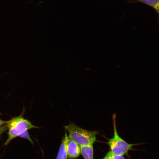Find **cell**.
<instances>
[{
  "label": "cell",
  "mask_w": 159,
  "mask_h": 159,
  "mask_svg": "<svg viewBox=\"0 0 159 159\" xmlns=\"http://www.w3.org/2000/svg\"><path fill=\"white\" fill-rule=\"evenodd\" d=\"M69 138L67 131L62 139L56 159H67V145Z\"/></svg>",
  "instance_id": "5b68a950"
},
{
  "label": "cell",
  "mask_w": 159,
  "mask_h": 159,
  "mask_svg": "<svg viewBox=\"0 0 159 159\" xmlns=\"http://www.w3.org/2000/svg\"><path fill=\"white\" fill-rule=\"evenodd\" d=\"M130 3L141 2L152 7L159 14V0H125Z\"/></svg>",
  "instance_id": "8992f818"
},
{
  "label": "cell",
  "mask_w": 159,
  "mask_h": 159,
  "mask_svg": "<svg viewBox=\"0 0 159 159\" xmlns=\"http://www.w3.org/2000/svg\"><path fill=\"white\" fill-rule=\"evenodd\" d=\"M9 121H5L2 120L0 119V128L1 127L2 125L6 124Z\"/></svg>",
  "instance_id": "30bf717a"
},
{
  "label": "cell",
  "mask_w": 159,
  "mask_h": 159,
  "mask_svg": "<svg viewBox=\"0 0 159 159\" xmlns=\"http://www.w3.org/2000/svg\"><path fill=\"white\" fill-rule=\"evenodd\" d=\"M64 127L68 132L69 137L80 146L93 145L96 141L97 135L99 133L96 130H87L72 123L64 126Z\"/></svg>",
  "instance_id": "6da1fadb"
},
{
  "label": "cell",
  "mask_w": 159,
  "mask_h": 159,
  "mask_svg": "<svg viewBox=\"0 0 159 159\" xmlns=\"http://www.w3.org/2000/svg\"><path fill=\"white\" fill-rule=\"evenodd\" d=\"M105 156L111 159H125L123 155L114 154L110 150L106 154Z\"/></svg>",
  "instance_id": "ba28073f"
},
{
  "label": "cell",
  "mask_w": 159,
  "mask_h": 159,
  "mask_svg": "<svg viewBox=\"0 0 159 159\" xmlns=\"http://www.w3.org/2000/svg\"><path fill=\"white\" fill-rule=\"evenodd\" d=\"M116 114H114L112 115L113 135L112 138L108 140L107 143L110 147V150L113 154L123 155L127 154L133 146L135 145L142 144V143H128L119 135L116 127Z\"/></svg>",
  "instance_id": "3957f363"
},
{
  "label": "cell",
  "mask_w": 159,
  "mask_h": 159,
  "mask_svg": "<svg viewBox=\"0 0 159 159\" xmlns=\"http://www.w3.org/2000/svg\"><path fill=\"white\" fill-rule=\"evenodd\" d=\"M28 130H26L21 134L19 136V137L24 138L28 140L32 144H33L34 143L31 138H30Z\"/></svg>",
  "instance_id": "9c48e42d"
},
{
  "label": "cell",
  "mask_w": 159,
  "mask_h": 159,
  "mask_svg": "<svg viewBox=\"0 0 159 159\" xmlns=\"http://www.w3.org/2000/svg\"><path fill=\"white\" fill-rule=\"evenodd\" d=\"M67 152L68 157L70 159L77 158L81 154L80 146L69 137L67 145Z\"/></svg>",
  "instance_id": "277c9868"
},
{
  "label": "cell",
  "mask_w": 159,
  "mask_h": 159,
  "mask_svg": "<svg viewBox=\"0 0 159 159\" xmlns=\"http://www.w3.org/2000/svg\"><path fill=\"white\" fill-rule=\"evenodd\" d=\"M81 154L84 159H93V145L80 146Z\"/></svg>",
  "instance_id": "52a82bcc"
},
{
  "label": "cell",
  "mask_w": 159,
  "mask_h": 159,
  "mask_svg": "<svg viewBox=\"0 0 159 159\" xmlns=\"http://www.w3.org/2000/svg\"><path fill=\"white\" fill-rule=\"evenodd\" d=\"M19 116L14 117L9 121L6 124L8 129V137L4 144L8 145L13 139L18 136L26 130L31 129L39 128L33 125L29 121L23 117L24 112Z\"/></svg>",
  "instance_id": "7a4b0ae2"
},
{
  "label": "cell",
  "mask_w": 159,
  "mask_h": 159,
  "mask_svg": "<svg viewBox=\"0 0 159 159\" xmlns=\"http://www.w3.org/2000/svg\"><path fill=\"white\" fill-rule=\"evenodd\" d=\"M111 159V158H109V157L105 156L103 159Z\"/></svg>",
  "instance_id": "8fae6325"
}]
</instances>
